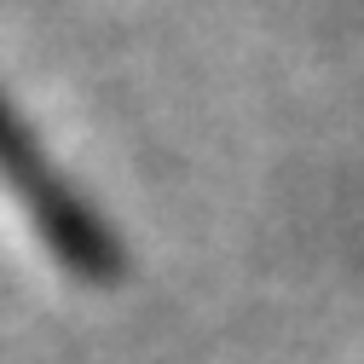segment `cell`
<instances>
[{
    "label": "cell",
    "instance_id": "cell-1",
    "mask_svg": "<svg viewBox=\"0 0 364 364\" xmlns=\"http://www.w3.org/2000/svg\"><path fill=\"white\" fill-rule=\"evenodd\" d=\"M0 179H6V191L29 214L35 237L53 249V260L70 272V278L93 284V289L122 278L127 260H122V243L105 225V214H93L75 197V186L58 173V162L41 151V139L23 127V116L6 99H0Z\"/></svg>",
    "mask_w": 364,
    "mask_h": 364
}]
</instances>
